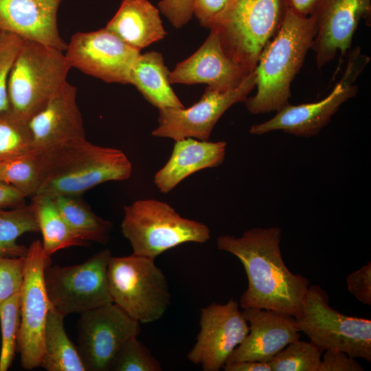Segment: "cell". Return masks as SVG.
<instances>
[{
    "mask_svg": "<svg viewBox=\"0 0 371 371\" xmlns=\"http://www.w3.org/2000/svg\"><path fill=\"white\" fill-rule=\"evenodd\" d=\"M315 32L311 16H302L286 8L280 29L255 68L257 91L245 101L250 113L276 112L289 104L291 83L312 49Z\"/></svg>",
    "mask_w": 371,
    "mask_h": 371,
    "instance_id": "3",
    "label": "cell"
},
{
    "mask_svg": "<svg viewBox=\"0 0 371 371\" xmlns=\"http://www.w3.org/2000/svg\"><path fill=\"white\" fill-rule=\"evenodd\" d=\"M65 317L50 304L40 366L47 371H87L77 346L66 333Z\"/></svg>",
    "mask_w": 371,
    "mask_h": 371,
    "instance_id": "24",
    "label": "cell"
},
{
    "mask_svg": "<svg viewBox=\"0 0 371 371\" xmlns=\"http://www.w3.org/2000/svg\"><path fill=\"white\" fill-rule=\"evenodd\" d=\"M319 286L309 285L302 313L295 318L302 331L322 352L337 350L371 362V320L335 310Z\"/></svg>",
    "mask_w": 371,
    "mask_h": 371,
    "instance_id": "8",
    "label": "cell"
},
{
    "mask_svg": "<svg viewBox=\"0 0 371 371\" xmlns=\"http://www.w3.org/2000/svg\"><path fill=\"white\" fill-rule=\"evenodd\" d=\"M170 71L161 53L152 51L141 54L131 75V84L143 97L159 109L183 108L169 82Z\"/></svg>",
    "mask_w": 371,
    "mask_h": 371,
    "instance_id": "23",
    "label": "cell"
},
{
    "mask_svg": "<svg viewBox=\"0 0 371 371\" xmlns=\"http://www.w3.org/2000/svg\"><path fill=\"white\" fill-rule=\"evenodd\" d=\"M76 94V87L67 81L29 119L34 151L40 153L65 142L86 138Z\"/></svg>",
    "mask_w": 371,
    "mask_h": 371,
    "instance_id": "19",
    "label": "cell"
},
{
    "mask_svg": "<svg viewBox=\"0 0 371 371\" xmlns=\"http://www.w3.org/2000/svg\"><path fill=\"white\" fill-rule=\"evenodd\" d=\"M52 199L64 221L82 240L108 242L112 223L96 215L79 196L58 195Z\"/></svg>",
    "mask_w": 371,
    "mask_h": 371,
    "instance_id": "26",
    "label": "cell"
},
{
    "mask_svg": "<svg viewBox=\"0 0 371 371\" xmlns=\"http://www.w3.org/2000/svg\"><path fill=\"white\" fill-rule=\"evenodd\" d=\"M0 256H5L3 254V251H2V250H1V248H0Z\"/></svg>",
    "mask_w": 371,
    "mask_h": 371,
    "instance_id": "42",
    "label": "cell"
},
{
    "mask_svg": "<svg viewBox=\"0 0 371 371\" xmlns=\"http://www.w3.org/2000/svg\"><path fill=\"white\" fill-rule=\"evenodd\" d=\"M370 0H319L311 13L315 25L312 49L321 69L351 49L354 34L362 18L370 21Z\"/></svg>",
    "mask_w": 371,
    "mask_h": 371,
    "instance_id": "16",
    "label": "cell"
},
{
    "mask_svg": "<svg viewBox=\"0 0 371 371\" xmlns=\"http://www.w3.org/2000/svg\"><path fill=\"white\" fill-rule=\"evenodd\" d=\"M229 0H192L193 15L201 25L207 27L212 20L225 8Z\"/></svg>",
    "mask_w": 371,
    "mask_h": 371,
    "instance_id": "38",
    "label": "cell"
},
{
    "mask_svg": "<svg viewBox=\"0 0 371 371\" xmlns=\"http://www.w3.org/2000/svg\"><path fill=\"white\" fill-rule=\"evenodd\" d=\"M348 291L360 302L371 305V262L350 273L346 278Z\"/></svg>",
    "mask_w": 371,
    "mask_h": 371,
    "instance_id": "36",
    "label": "cell"
},
{
    "mask_svg": "<svg viewBox=\"0 0 371 371\" xmlns=\"http://www.w3.org/2000/svg\"><path fill=\"white\" fill-rule=\"evenodd\" d=\"M34 151L27 122L10 110L0 112V160Z\"/></svg>",
    "mask_w": 371,
    "mask_h": 371,
    "instance_id": "29",
    "label": "cell"
},
{
    "mask_svg": "<svg viewBox=\"0 0 371 371\" xmlns=\"http://www.w3.org/2000/svg\"><path fill=\"white\" fill-rule=\"evenodd\" d=\"M223 368L225 371H272L268 363L253 361L227 363Z\"/></svg>",
    "mask_w": 371,
    "mask_h": 371,
    "instance_id": "40",
    "label": "cell"
},
{
    "mask_svg": "<svg viewBox=\"0 0 371 371\" xmlns=\"http://www.w3.org/2000/svg\"><path fill=\"white\" fill-rule=\"evenodd\" d=\"M39 154L35 195L80 196L102 183L128 179L133 170L123 151L93 144L86 138L60 143Z\"/></svg>",
    "mask_w": 371,
    "mask_h": 371,
    "instance_id": "2",
    "label": "cell"
},
{
    "mask_svg": "<svg viewBox=\"0 0 371 371\" xmlns=\"http://www.w3.org/2000/svg\"><path fill=\"white\" fill-rule=\"evenodd\" d=\"M256 85L254 69L234 89L221 91L207 87L200 100L188 108L159 109L158 126L152 135L175 141L187 137L207 141L224 113L234 104L245 102Z\"/></svg>",
    "mask_w": 371,
    "mask_h": 371,
    "instance_id": "12",
    "label": "cell"
},
{
    "mask_svg": "<svg viewBox=\"0 0 371 371\" xmlns=\"http://www.w3.org/2000/svg\"><path fill=\"white\" fill-rule=\"evenodd\" d=\"M121 229L133 254L154 260L183 243H203L210 238L206 225L182 217L168 203L153 199L126 205Z\"/></svg>",
    "mask_w": 371,
    "mask_h": 371,
    "instance_id": "6",
    "label": "cell"
},
{
    "mask_svg": "<svg viewBox=\"0 0 371 371\" xmlns=\"http://www.w3.org/2000/svg\"><path fill=\"white\" fill-rule=\"evenodd\" d=\"M40 154H29L0 160V181L12 185L26 197L35 195L39 183Z\"/></svg>",
    "mask_w": 371,
    "mask_h": 371,
    "instance_id": "28",
    "label": "cell"
},
{
    "mask_svg": "<svg viewBox=\"0 0 371 371\" xmlns=\"http://www.w3.org/2000/svg\"><path fill=\"white\" fill-rule=\"evenodd\" d=\"M25 256H0V304L21 289Z\"/></svg>",
    "mask_w": 371,
    "mask_h": 371,
    "instance_id": "34",
    "label": "cell"
},
{
    "mask_svg": "<svg viewBox=\"0 0 371 371\" xmlns=\"http://www.w3.org/2000/svg\"><path fill=\"white\" fill-rule=\"evenodd\" d=\"M157 5L159 11L177 29L186 25L193 15L192 0H160Z\"/></svg>",
    "mask_w": 371,
    "mask_h": 371,
    "instance_id": "35",
    "label": "cell"
},
{
    "mask_svg": "<svg viewBox=\"0 0 371 371\" xmlns=\"http://www.w3.org/2000/svg\"><path fill=\"white\" fill-rule=\"evenodd\" d=\"M249 74L225 53L218 35L210 31L203 45L170 71L168 79L171 85L204 83L225 91L236 87Z\"/></svg>",
    "mask_w": 371,
    "mask_h": 371,
    "instance_id": "18",
    "label": "cell"
},
{
    "mask_svg": "<svg viewBox=\"0 0 371 371\" xmlns=\"http://www.w3.org/2000/svg\"><path fill=\"white\" fill-rule=\"evenodd\" d=\"M171 155L154 177L162 193H168L184 179L199 170L220 166L225 159L227 143L187 137L175 141Z\"/></svg>",
    "mask_w": 371,
    "mask_h": 371,
    "instance_id": "21",
    "label": "cell"
},
{
    "mask_svg": "<svg viewBox=\"0 0 371 371\" xmlns=\"http://www.w3.org/2000/svg\"><path fill=\"white\" fill-rule=\"evenodd\" d=\"M281 234L277 227H254L240 237L221 235L216 245L219 250L238 258L245 268L248 286L240 297L241 308L266 309L297 318L310 281L286 267L280 246Z\"/></svg>",
    "mask_w": 371,
    "mask_h": 371,
    "instance_id": "1",
    "label": "cell"
},
{
    "mask_svg": "<svg viewBox=\"0 0 371 371\" xmlns=\"http://www.w3.org/2000/svg\"><path fill=\"white\" fill-rule=\"evenodd\" d=\"M288 8L298 15L308 16L319 0H284Z\"/></svg>",
    "mask_w": 371,
    "mask_h": 371,
    "instance_id": "41",
    "label": "cell"
},
{
    "mask_svg": "<svg viewBox=\"0 0 371 371\" xmlns=\"http://www.w3.org/2000/svg\"><path fill=\"white\" fill-rule=\"evenodd\" d=\"M71 66L109 83L131 84L132 69L141 54L105 27L74 34L65 50Z\"/></svg>",
    "mask_w": 371,
    "mask_h": 371,
    "instance_id": "14",
    "label": "cell"
},
{
    "mask_svg": "<svg viewBox=\"0 0 371 371\" xmlns=\"http://www.w3.org/2000/svg\"><path fill=\"white\" fill-rule=\"evenodd\" d=\"M71 68L63 51L24 39L9 74V110L27 122L67 82Z\"/></svg>",
    "mask_w": 371,
    "mask_h": 371,
    "instance_id": "5",
    "label": "cell"
},
{
    "mask_svg": "<svg viewBox=\"0 0 371 371\" xmlns=\"http://www.w3.org/2000/svg\"><path fill=\"white\" fill-rule=\"evenodd\" d=\"M200 331L188 359L203 371H218L249 333V324L233 299L201 309Z\"/></svg>",
    "mask_w": 371,
    "mask_h": 371,
    "instance_id": "15",
    "label": "cell"
},
{
    "mask_svg": "<svg viewBox=\"0 0 371 371\" xmlns=\"http://www.w3.org/2000/svg\"><path fill=\"white\" fill-rule=\"evenodd\" d=\"M25 195L14 186L0 181V208L25 204Z\"/></svg>",
    "mask_w": 371,
    "mask_h": 371,
    "instance_id": "39",
    "label": "cell"
},
{
    "mask_svg": "<svg viewBox=\"0 0 371 371\" xmlns=\"http://www.w3.org/2000/svg\"><path fill=\"white\" fill-rule=\"evenodd\" d=\"M77 348L87 371H110L123 344L137 337L140 323L114 303L80 314Z\"/></svg>",
    "mask_w": 371,
    "mask_h": 371,
    "instance_id": "13",
    "label": "cell"
},
{
    "mask_svg": "<svg viewBox=\"0 0 371 371\" xmlns=\"http://www.w3.org/2000/svg\"><path fill=\"white\" fill-rule=\"evenodd\" d=\"M159 362L137 339H128L116 355L111 371H161Z\"/></svg>",
    "mask_w": 371,
    "mask_h": 371,
    "instance_id": "32",
    "label": "cell"
},
{
    "mask_svg": "<svg viewBox=\"0 0 371 371\" xmlns=\"http://www.w3.org/2000/svg\"><path fill=\"white\" fill-rule=\"evenodd\" d=\"M21 324L20 291L0 304L1 347L0 371H7L12 364L17 350Z\"/></svg>",
    "mask_w": 371,
    "mask_h": 371,
    "instance_id": "30",
    "label": "cell"
},
{
    "mask_svg": "<svg viewBox=\"0 0 371 371\" xmlns=\"http://www.w3.org/2000/svg\"><path fill=\"white\" fill-rule=\"evenodd\" d=\"M107 282L112 302L140 324L159 319L170 304L166 278L154 259L111 256Z\"/></svg>",
    "mask_w": 371,
    "mask_h": 371,
    "instance_id": "7",
    "label": "cell"
},
{
    "mask_svg": "<svg viewBox=\"0 0 371 371\" xmlns=\"http://www.w3.org/2000/svg\"><path fill=\"white\" fill-rule=\"evenodd\" d=\"M322 351L311 341L295 340L269 362L272 371H318Z\"/></svg>",
    "mask_w": 371,
    "mask_h": 371,
    "instance_id": "31",
    "label": "cell"
},
{
    "mask_svg": "<svg viewBox=\"0 0 371 371\" xmlns=\"http://www.w3.org/2000/svg\"><path fill=\"white\" fill-rule=\"evenodd\" d=\"M286 8L284 0H229L207 28L218 35L225 53L249 74L280 29Z\"/></svg>",
    "mask_w": 371,
    "mask_h": 371,
    "instance_id": "4",
    "label": "cell"
},
{
    "mask_svg": "<svg viewBox=\"0 0 371 371\" xmlns=\"http://www.w3.org/2000/svg\"><path fill=\"white\" fill-rule=\"evenodd\" d=\"M349 52L341 79L326 98L318 102L297 105L289 103L269 120L252 125L249 133L261 135L273 131H282L297 137L317 135L340 106L358 93L355 81L368 64L370 58L361 53L359 47Z\"/></svg>",
    "mask_w": 371,
    "mask_h": 371,
    "instance_id": "10",
    "label": "cell"
},
{
    "mask_svg": "<svg viewBox=\"0 0 371 371\" xmlns=\"http://www.w3.org/2000/svg\"><path fill=\"white\" fill-rule=\"evenodd\" d=\"M51 262L39 240L27 248L23 283L20 289L21 324L17 341L23 369L40 367L43 335L50 302L44 282V270Z\"/></svg>",
    "mask_w": 371,
    "mask_h": 371,
    "instance_id": "11",
    "label": "cell"
},
{
    "mask_svg": "<svg viewBox=\"0 0 371 371\" xmlns=\"http://www.w3.org/2000/svg\"><path fill=\"white\" fill-rule=\"evenodd\" d=\"M38 232L39 226L32 204L11 210L0 209V248L5 256H25L27 248L18 245L16 239L25 233Z\"/></svg>",
    "mask_w": 371,
    "mask_h": 371,
    "instance_id": "27",
    "label": "cell"
},
{
    "mask_svg": "<svg viewBox=\"0 0 371 371\" xmlns=\"http://www.w3.org/2000/svg\"><path fill=\"white\" fill-rule=\"evenodd\" d=\"M63 0H0V31L65 52L58 27Z\"/></svg>",
    "mask_w": 371,
    "mask_h": 371,
    "instance_id": "20",
    "label": "cell"
},
{
    "mask_svg": "<svg viewBox=\"0 0 371 371\" xmlns=\"http://www.w3.org/2000/svg\"><path fill=\"white\" fill-rule=\"evenodd\" d=\"M23 40L13 33L0 31V112L9 110V74Z\"/></svg>",
    "mask_w": 371,
    "mask_h": 371,
    "instance_id": "33",
    "label": "cell"
},
{
    "mask_svg": "<svg viewBox=\"0 0 371 371\" xmlns=\"http://www.w3.org/2000/svg\"><path fill=\"white\" fill-rule=\"evenodd\" d=\"M31 204L36 215L39 232L43 236V251L47 256L51 257L57 251L65 248L89 244L76 235L66 223L52 197L34 195Z\"/></svg>",
    "mask_w": 371,
    "mask_h": 371,
    "instance_id": "25",
    "label": "cell"
},
{
    "mask_svg": "<svg viewBox=\"0 0 371 371\" xmlns=\"http://www.w3.org/2000/svg\"><path fill=\"white\" fill-rule=\"evenodd\" d=\"M105 28L139 50L166 35L159 10L148 0H123Z\"/></svg>",
    "mask_w": 371,
    "mask_h": 371,
    "instance_id": "22",
    "label": "cell"
},
{
    "mask_svg": "<svg viewBox=\"0 0 371 371\" xmlns=\"http://www.w3.org/2000/svg\"><path fill=\"white\" fill-rule=\"evenodd\" d=\"M249 333L234 349L227 363L253 361L268 363L300 335L294 317L256 308L241 311Z\"/></svg>",
    "mask_w": 371,
    "mask_h": 371,
    "instance_id": "17",
    "label": "cell"
},
{
    "mask_svg": "<svg viewBox=\"0 0 371 371\" xmlns=\"http://www.w3.org/2000/svg\"><path fill=\"white\" fill-rule=\"evenodd\" d=\"M111 256L110 249H105L80 264L65 267L47 265L44 282L50 304L66 316L113 303L107 282Z\"/></svg>",
    "mask_w": 371,
    "mask_h": 371,
    "instance_id": "9",
    "label": "cell"
},
{
    "mask_svg": "<svg viewBox=\"0 0 371 371\" xmlns=\"http://www.w3.org/2000/svg\"><path fill=\"white\" fill-rule=\"evenodd\" d=\"M362 366L346 353L337 350H326L321 358L318 371H363Z\"/></svg>",
    "mask_w": 371,
    "mask_h": 371,
    "instance_id": "37",
    "label": "cell"
}]
</instances>
